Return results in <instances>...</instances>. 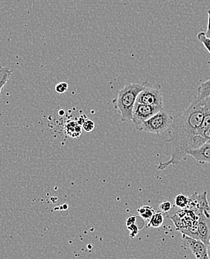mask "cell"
<instances>
[{
    "mask_svg": "<svg viewBox=\"0 0 210 259\" xmlns=\"http://www.w3.org/2000/svg\"><path fill=\"white\" fill-rule=\"evenodd\" d=\"M205 99L197 98L183 112L174 117L165 141L166 155L170 157L165 162L160 163L158 170L176 165L186 160L190 150L203 144L200 128L204 116Z\"/></svg>",
    "mask_w": 210,
    "mask_h": 259,
    "instance_id": "obj_1",
    "label": "cell"
},
{
    "mask_svg": "<svg viewBox=\"0 0 210 259\" xmlns=\"http://www.w3.org/2000/svg\"><path fill=\"white\" fill-rule=\"evenodd\" d=\"M145 86L137 83H129L125 84L119 92L117 98L113 100L114 108L118 111L122 122L132 120L133 110L139 93Z\"/></svg>",
    "mask_w": 210,
    "mask_h": 259,
    "instance_id": "obj_2",
    "label": "cell"
},
{
    "mask_svg": "<svg viewBox=\"0 0 210 259\" xmlns=\"http://www.w3.org/2000/svg\"><path fill=\"white\" fill-rule=\"evenodd\" d=\"M175 227L182 233L198 239L197 223L198 217L192 210L183 208L171 218Z\"/></svg>",
    "mask_w": 210,
    "mask_h": 259,
    "instance_id": "obj_3",
    "label": "cell"
},
{
    "mask_svg": "<svg viewBox=\"0 0 210 259\" xmlns=\"http://www.w3.org/2000/svg\"><path fill=\"white\" fill-rule=\"evenodd\" d=\"M174 117L165 112L164 110L152 116L140 125L137 131L145 132L152 134L160 135L170 128Z\"/></svg>",
    "mask_w": 210,
    "mask_h": 259,
    "instance_id": "obj_4",
    "label": "cell"
},
{
    "mask_svg": "<svg viewBox=\"0 0 210 259\" xmlns=\"http://www.w3.org/2000/svg\"><path fill=\"white\" fill-rule=\"evenodd\" d=\"M188 209L192 210L199 218L210 219V207L207 200V193H195L189 197Z\"/></svg>",
    "mask_w": 210,
    "mask_h": 259,
    "instance_id": "obj_5",
    "label": "cell"
},
{
    "mask_svg": "<svg viewBox=\"0 0 210 259\" xmlns=\"http://www.w3.org/2000/svg\"><path fill=\"white\" fill-rule=\"evenodd\" d=\"M164 110L163 106H150L136 103L133 110L132 121L134 122L136 130L140 127L144 122L150 118L156 113Z\"/></svg>",
    "mask_w": 210,
    "mask_h": 259,
    "instance_id": "obj_6",
    "label": "cell"
},
{
    "mask_svg": "<svg viewBox=\"0 0 210 259\" xmlns=\"http://www.w3.org/2000/svg\"><path fill=\"white\" fill-rule=\"evenodd\" d=\"M136 102L150 106H163L162 94L159 89L145 87V89L139 93Z\"/></svg>",
    "mask_w": 210,
    "mask_h": 259,
    "instance_id": "obj_7",
    "label": "cell"
},
{
    "mask_svg": "<svg viewBox=\"0 0 210 259\" xmlns=\"http://www.w3.org/2000/svg\"><path fill=\"white\" fill-rule=\"evenodd\" d=\"M183 238L185 244L190 249L196 258L208 259L206 245L197 238H192L183 234Z\"/></svg>",
    "mask_w": 210,
    "mask_h": 259,
    "instance_id": "obj_8",
    "label": "cell"
},
{
    "mask_svg": "<svg viewBox=\"0 0 210 259\" xmlns=\"http://www.w3.org/2000/svg\"><path fill=\"white\" fill-rule=\"evenodd\" d=\"M188 155L193 157L199 163L210 164V144L204 143L197 148L190 150Z\"/></svg>",
    "mask_w": 210,
    "mask_h": 259,
    "instance_id": "obj_9",
    "label": "cell"
},
{
    "mask_svg": "<svg viewBox=\"0 0 210 259\" xmlns=\"http://www.w3.org/2000/svg\"><path fill=\"white\" fill-rule=\"evenodd\" d=\"M206 218H199L197 223V235L198 239L207 244L210 239V228L208 225Z\"/></svg>",
    "mask_w": 210,
    "mask_h": 259,
    "instance_id": "obj_10",
    "label": "cell"
},
{
    "mask_svg": "<svg viewBox=\"0 0 210 259\" xmlns=\"http://www.w3.org/2000/svg\"><path fill=\"white\" fill-rule=\"evenodd\" d=\"M65 132L67 136L73 138H78L82 134V128L78 122L70 120L66 124Z\"/></svg>",
    "mask_w": 210,
    "mask_h": 259,
    "instance_id": "obj_11",
    "label": "cell"
},
{
    "mask_svg": "<svg viewBox=\"0 0 210 259\" xmlns=\"http://www.w3.org/2000/svg\"><path fill=\"white\" fill-rule=\"evenodd\" d=\"M164 222V215L162 211H158L153 213L150 221L147 224V228L159 229L162 227Z\"/></svg>",
    "mask_w": 210,
    "mask_h": 259,
    "instance_id": "obj_12",
    "label": "cell"
},
{
    "mask_svg": "<svg viewBox=\"0 0 210 259\" xmlns=\"http://www.w3.org/2000/svg\"><path fill=\"white\" fill-rule=\"evenodd\" d=\"M137 212L139 213V216L145 221V224H148V221L155 213V209L149 205H144L138 208Z\"/></svg>",
    "mask_w": 210,
    "mask_h": 259,
    "instance_id": "obj_13",
    "label": "cell"
},
{
    "mask_svg": "<svg viewBox=\"0 0 210 259\" xmlns=\"http://www.w3.org/2000/svg\"><path fill=\"white\" fill-rule=\"evenodd\" d=\"M197 92H198V95H197V98L200 99V100H203V99L209 97L210 78L207 81H204V82L200 84L198 89H197Z\"/></svg>",
    "mask_w": 210,
    "mask_h": 259,
    "instance_id": "obj_14",
    "label": "cell"
},
{
    "mask_svg": "<svg viewBox=\"0 0 210 259\" xmlns=\"http://www.w3.org/2000/svg\"><path fill=\"white\" fill-rule=\"evenodd\" d=\"M13 70H9L8 67H0V95L3 92V87L9 80Z\"/></svg>",
    "mask_w": 210,
    "mask_h": 259,
    "instance_id": "obj_15",
    "label": "cell"
},
{
    "mask_svg": "<svg viewBox=\"0 0 210 259\" xmlns=\"http://www.w3.org/2000/svg\"><path fill=\"white\" fill-rule=\"evenodd\" d=\"M189 197H187V196L183 195V194H178V195H177V197H175V205L180 208V209L187 208L188 205H189Z\"/></svg>",
    "mask_w": 210,
    "mask_h": 259,
    "instance_id": "obj_16",
    "label": "cell"
},
{
    "mask_svg": "<svg viewBox=\"0 0 210 259\" xmlns=\"http://www.w3.org/2000/svg\"><path fill=\"white\" fill-rule=\"evenodd\" d=\"M197 39L199 41L203 44V46L206 47V50L210 53V37H208L206 35V33L204 31H200L197 34Z\"/></svg>",
    "mask_w": 210,
    "mask_h": 259,
    "instance_id": "obj_17",
    "label": "cell"
},
{
    "mask_svg": "<svg viewBox=\"0 0 210 259\" xmlns=\"http://www.w3.org/2000/svg\"><path fill=\"white\" fill-rule=\"evenodd\" d=\"M82 126L84 131L87 132V133H91V132L95 130V122L92 121V120L87 119L85 122L83 123Z\"/></svg>",
    "mask_w": 210,
    "mask_h": 259,
    "instance_id": "obj_18",
    "label": "cell"
},
{
    "mask_svg": "<svg viewBox=\"0 0 210 259\" xmlns=\"http://www.w3.org/2000/svg\"><path fill=\"white\" fill-rule=\"evenodd\" d=\"M159 208L163 213L169 212L172 208V202L169 201H164L162 203L160 204Z\"/></svg>",
    "mask_w": 210,
    "mask_h": 259,
    "instance_id": "obj_19",
    "label": "cell"
},
{
    "mask_svg": "<svg viewBox=\"0 0 210 259\" xmlns=\"http://www.w3.org/2000/svg\"><path fill=\"white\" fill-rule=\"evenodd\" d=\"M127 227H128V231L130 232V237L131 238H135L138 233H139V231L141 230L136 224H131V225L128 226Z\"/></svg>",
    "mask_w": 210,
    "mask_h": 259,
    "instance_id": "obj_20",
    "label": "cell"
},
{
    "mask_svg": "<svg viewBox=\"0 0 210 259\" xmlns=\"http://www.w3.org/2000/svg\"><path fill=\"white\" fill-rule=\"evenodd\" d=\"M69 84L67 82H60L56 84V91L59 94H64L68 91Z\"/></svg>",
    "mask_w": 210,
    "mask_h": 259,
    "instance_id": "obj_21",
    "label": "cell"
},
{
    "mask_svg": "<svg viewBox=\"0 0 210 259\" xmlns=\"http://www.w3.org/2000/svg\"><path fill=\"white\" fill-rule=\"evenodd\" d=\"M201 138L203 144H204V143L210 144V127L202 133Z\"/></svg>",
    "mask_w": 210,
    "mask_h": 259,
    "instance_id": "obj_22",
    "label": "cell"
},
{
    "mask_svg": "<svg viewBox=\"0 0 210 259\" xmlns=\"http://www.w3.org/2000/svg\"><path fill=\"white\" fill-rule=\"evenodd\" d=\"M136 218H137V216H136V215H131V216L128 217L126 221L127 227L131 225V224H136Z\"/></svg>",
    "mask_w": 210,
    "mask_h": 259,
    "instance_id": "obj_23",
    "label": "cell"
},
{
    "mask_svg": "<svg viewBox=\"0 0 210 259\" xmlns=\"http://www.w3.org/2000/svg\"><path fill=\"white\" fill-rule=\"evenodd\" d=\"M206 35L208 37H210V10L208 11V24L207 29H206Z\"/></svg>",
    "mask_w": 210,
    "mask_h": 259,
    "instance_id": "obj_24",
    "label": "cell"
},
{
    "mask_svg": "<svg viewBox=\"0 0 210 259\" xmlns=\"http://www.w3.org/2000/svg\"><path fill=\"white\" fill-rule=\"evenodd\" d=\"M87 117H86V116L82 115L81 116V117H78V119H77L76 121L78 122V123L80 124V125H82L83 123H84V122H85V120H87Z\"/></svg>",
    "mask_w": 210,
    "mask_h": 259,
    "instance_id": "obj_25",
    "label": "cell"
},
{
    "mask_svg": "<svg viewBox=\"0 0 210 259\" xmlns=\"http://www.w3.org/2000/svg\"><path fill=\"white\" fill-rule=\"evenodd\" d=\"M206 249H207L208 259H210V239L208 244H206Z\"/></svg>",
    "mask_w": 210,
    "mask_h": 259,
    "instance_id": "obj_26",
    "label": "cell"
}]
</instances>
